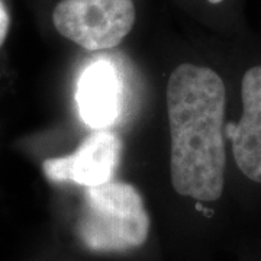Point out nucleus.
<instances>
[{
    "label": "nucleus",
    "mask_w": 261,
    "mask_h": 261,
    "mask_svg": "<svg viewBox=\"0 0 261 261\" xmlns=\"http://www.w3.org/2000/svg\"><path fill=\"white\" fill-rule=\"evenodd\" d=\"M10 29V13L5 0H0V48L5 44Z\"/></svg>",
    "instance_id": "nucleus-7"
},
{
    "label": "nucleus",
    "mask_w": 261,
    "mask_h": 261,
    "mask_svg": "<svg viewBox=\"0 0 261 261\" xmlns=\"http://www.w3.org/2000/svg\"><path fill=\"white\" fill-rule=\"evenodd\" d=\"M135 18L134 0H60L53 10L57 32L87 51L119 45Z\"/></svg>",
    "instance_id": "nucleus-3"
},
{
    "label": "nucleus",
    "mask_w": 261,
    "mask_h": 261,
    "mask_svg": "<svg viewBox=\"0 0 261 261\" xmlns=\"http://www.w3.org/2000/svg\"><path fill=\"white\" fill-rule=\"evenodd\" d=\"M151 228L144 199L135 187L111 180L86 187L75 224L79 241L94 252H123L147 241Z\"/></svg>",
    "instance_id": "nucleus-2"
},
{
    "label": "nucleus",
    "mask_w": 261,
    "mask_h": 261,
    "mask_svg": "<svg viewBox=\"0 0 261 261\" xmlns=\"http://www.w3.org/2000/svg\"><path fill=\"white\" fill-rule=\"evenodd\" d=\"M211 2H219V0H211Z\"/></svg>",
    "instance_id": "nucleus-8"
},
{
    "label": "nucleus",
    "mask_w": 261,
    "mask_h": 261,
    "mask_svg": "<svg viewBox=\"0 0 261 261\" xmlns=\"http://www.w3.org/2000/svg\"><path fill=\"white\" fill-rule=\"evenodd\" d=\"M122 154V141L113 130L96 129L73 154L48 159L44 174L56 183L94 187L112 180Z\"/></svg>",
    "instance_id": "nucleus-4"
},
{
    "label": "nucleus",
    "mask_w": 261,
    "mask_h": 261,
    "mask_svg": "<svg viewBox=\"0 0 261 261\" xmlns=\"http://www.w3.org/2000/svg\"><path fill=\"white\" fill-rule=\"evenodd\" d=\"M241 100L240 121L228 123L225 130L240 171L251 181L261 183V64L244 74Z\"/></svg>",
    "instance_id": "nucleus-6"
},
{
    "label": "nucleus",
    "mask_w": 261,
    "mask_h": 261,
    "mask_svg": "<svg viewBox=\"0 0 261 261\" xmlns=\"http://www.w3.org/2000/svg\"><path fill=\"white\" fill-rule=\"evenodd\" d=\"M225 105V84L212 68L181 64L170 75V173L178 195L215 202L224 193Z\"/></svg>",
    "instance_id": "nucleus-1"
},
{
    "label": "nucleus",
    "mask_w": 261,
    "mask_h": 261,
    "mask_svg": "<svg viewBox=\"0 0 261 261\" xmlns=\"http://www.w3.org/2000/svg\"><path fill=\"white\" fill-rule=\"evenodd\" d=\"M75 102L82 121L94 129H106L119 118L123 82L119 70L106 60L89 64L79 77Z\"/></svg>",
    "instance_id": "nucleus-5"
}]
</instances>
